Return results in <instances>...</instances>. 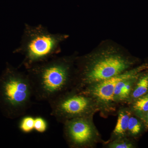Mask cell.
<instances>
[{"label": "cell", "mask_w": 148, "mask_h": 148, "mask_svg": "<svg viewBox=\"0 0 148 148\" xmlns=\"http://www.w3.org/2000/svg\"><path fill=\"white\" fill-rule=\"evenodd\" d=\"M51 115L64 124L69 120L94 116L98 112L96 103L90 96L71 89L49 103Z\"/></svg>", "instance_id": "obj_5"}, {"label": "cell", "mask_w": 148, "mask_h": 148, "mask_svg": "<svg viewBox=\"0 0 148 148\" xmlns=\"http://www.w3.org/2000/svg\"><path fill=\"white\" fill-rule=\"evenodd\" d=\"M34 97L27 72L7 64L0 75V110L3 115L14 119L24 115Z\"/></svg>", "instance_id": "obj_4"}, {"label": "cell", "mask_w": 148, "mask_h": 148, "mask_svg": "<svg viewBox=\"0 0 148 148\" xmlns=\"http://www.w3.org/2000/svg\"><path fill=\"white\" fill-rule=\"evenodd\" d=\"M93 116L69 120L64 123L63 135L71 148H93L105 142L94 124Z\"/></svg>", "instance_id": "obj_7"}, {"label": "cell", "mask_w": 148, "mask_h": 148, "mask_svg": "<svg viewBox=\"0 0 148 148\" xmlns=\"http://www.w3.org/2000/svg\"><path fill=\"white\" fill-rule=\"evenodd\" d=\"M35 119L31 116H26L22 119L19 128L24 133H29L34 129Z\"/></svg>", "instance_id": "obj_14"}, {"label": "cell", "mask_w": 148, "mask_h": 148, "mask_svg": "<svg viewBox=\"0 0 148 148\" xmlns=\"http://www.w3.org/2000/svg\"><path fill=\"white\" fill-rule=\"evenodd\" d=\"M146 131L145 125L142 120L132 113L128 122L127 137L136 140Z\"/></svg>", "instance_id": "obj_11"}, {"label": "cell", "mask_w": 148, "mask_h": 148, "mask_svg": "<svg viewBox=\"0 0 148 148\" xmlns=\"http://www.w3.org/2000/svg\"><path fill=\"white\" fill-rule=\"evenodd\" d=\"M138 62L136 58L112 49L99 51L83 57H77L72 89L82 91L91 85L132 69Z\"/></svg>", "instance_id": "obj_2"}, {"label": "cell", "mask_w": 148, "mask_h": 148, "mask_svg": "<svg viewBox=\"0 0 148 148\" xmlns=\"http://www.w3.org/2000/svg\"><path fill=\"white\" fill-rule=\"evenodd\" d=\"M143 72L132 74L121 79L117 84L114 92L113 101L118 110L120 106L127 105L137 79Z\"/></svg>", "instance_id": "obj_8"}, {"label": "cell", "mask_w": 148, "mask_h": 148, "mask_svg": "<svg viewBox=\"0 0 148 148\" xmlns=\"http://www.w3.org/2000/svg\"><path fill=\"white\" fill-rule=\"evenodd\" d=\"M47 123L45 120L41 117L35 119L34 129L40 133H43L47 129Z\"/></svg>", "instance_id": "obj_15"}, {"label": "cell", "mask_w": 148, "mask_h": 148, "mask_svg": "<svg viewBox=\"0 0 148 148\" xmlns=\"http://www.w3.org/2000/svg\"><path fill=\"white\" fill-rule=\"evenodd\" d=\"M132 113L127 106H120L117 111V121L116 125L112 132L109 141L120 137H127V131L130 117Z\"/></svg>", "instance_id": "obj_9"}, {"label": "cell", "mask_w": 148, "mask_h": 148, "mask_svg": "<svg viewBox=\"0 0 148 148\" xmlns=\"http://www.w3.org/2000/svg\"><path fill=\"white\" fill-rule=\"evenodd\" d=\"M148 92V69L144 71L138 76L132 88L126 106Z\"/></svg>", "instance_id": "obj_10"}, {"label": "cell", "mask_w": 148, "mask_h": 148, "mask_svg": "<svg viewBox=\"0 0 148 148\" xmlns=\"http://www.w3.org/2000/svg\"><path fill=\"white\" fill-rule=\"evenodd\" d=\"M69 35L52 33L42 24H24L20 44L13 53L23 56L20 66L26 70L57 56Z\"/></svg>", "instance_id": "obj_3"}, {"label": "cell", "mask_w": 148, "mask_h": 148, "mask_svg": "<svg viewBox=\"0 0 148 148\" xmlns=\"http://www.w3.org/2000/svg\"><path fill=\"white\" fill-rule=\"evenodd\" d=\"M77 57L56 56L26 70L35 99L49 104L71 89Z\"/></svg>", "instance_id": "obj_1"}, {"label": "cell", "mask_w": 148, "mask_h": 148, "mask_svg": "<svg viewBox=\"0 0 148 148\" xmlns=\"http://www.w3.org/2000/svg\"><path fill=\"white\" fill-rule=\"evenodd\" d=\"M145 125L146 129L148 130V111L140 118Z\"/></svg>", "instance_id": "obj_16"}, {"label": "cell", "mask_w": 148, "mask_h": 148, "mask_svg": "<svg viewBox=\"0 0 148 148\" xmlns=\"http://www.w3.org/2000/svg\"><path fill=\"white\" fill-rule=\"evenodd\" d=\"M135 140L128 137H120L113 140L105 142L103 147L106 148H135Z\"/></svg>", "instance_id": "obj_12"}, {"label": "cell", "mask_w": 148, "mask_h": 148, "mask_svg": "<svg viewBox=\"0 0 148 148\" xmlns=\"http://www.w3.org/2000/svg\"><path fill=\"white\" fill-rule=\"evenodd\" d=\"M148 69V63H143L126 71L108 79L91 85L82 91L91 97L97 105L98 112L102 117H108L117 113L118 109L115 106L113 94L117 84L132 74L144 71Z\"/></svg>", "instance_id": "obj_6"}, {"label": "cell", "mask_w": 148, "mask_h": 148, "mask_svg": "<svg viewBox=\"0 0 148 148\" xmlns=\"http://www.w3.org/2000/svg\"><path fill=\"white\" fill-rule=\"evenodd\" d=\"M127 106L134 114L141 117L148 111V92Z\"/></svg>", "instance_id": "obj_13"}]
</instances>
